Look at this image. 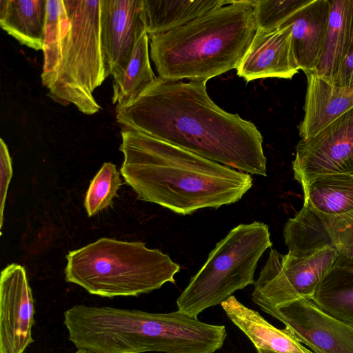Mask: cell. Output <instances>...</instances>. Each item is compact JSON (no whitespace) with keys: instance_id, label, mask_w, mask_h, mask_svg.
<instances>
[{"instance_id":"obj_1","label":"cell","mask_w":353,"mask_h":353,"mask_svg":"<svg viewBox=\"0 0 353 353\" xmlns=\"http://www.w3.org/2000/svg\"><path fill=\"white\" fill-rule=\"evenodd\" d=\"M206 81L157 77L133 102L116 108L123 128L141 132L249 174L267 176L256 126L219 107Z\"/></svg>"},{"instance_id":"obj_2","label":"cell","mask_w":353,"mask_h":353,"mask_svg":"<svg viewBox=\"0 0 353 353\" xmlns=\"http://www.w3.org/2000/svg\"><path fill=\"white\" fill-rule=\"evenodd\" d=\"M121 172L137 199L187 215L239 201L250 174L134 130L123 128Z\"/></svg>"},{"instance_id":"obj_3","label":"cell","mask_w":353,"mask_h":353,"mask_svg":"<svg viewBox=\"0 0 353 353\" xmlns=\"http://www.w3.org/2000/svg\"><path fill=\"white\" fill-rule=\"evenodd\" d=\"M256 30L252 0H234L149 37L150 53L163 79L207 81L237 68Z\"/></svg>"},{"instance_id":"obj_4","label":"cell","mask_w":353,"mask_h":353,"mask_svg":"<svg viewBox=\"0 0 353 353\" xmlns=\"http://www.w3.org/2000/svg\"><path fill=\"white\" fill-rule=\"evenodd\" d=\"M65 280L103 297L137 296L175 283L180 265L141 241L102 238L69 252Z\"/></svg>"},{"instance_id":"obj_5","label":"cell","mask_w":353,"mask_h":353,"mask_svg":"<svg viewBox=\"0 0 353 353\" xmlns=\"http://www.w3.org/2000/svg\"><path fill=\"white\" fill-rule=\"evenodd\" d=\"M272 246L268 225L239 224L219 241L201 268L176 299L178 310L197 317L232 294L254 283L259 259Z\"/></svg>"},{"instance_id":"obj_6","label":"cell","mask_w":353,"mask_h":353,"mask_svg":"<svg viewBox=\"0 0 353 353\" xmlns=\"http://www.w3.org/2000/svg\"><path fill=\"white\" fill-rule=\"evenodd\" d=\"M63 3L68 24L48 94L63 105L72 103L92 115L101 109L93 92L108 77L101 42L100 0H63Z\"/></svg>"},{"instance_id":"obj_7","label":"cell","mask_w":353,"mask_h":353,"mask_svg":"<svg viewBox=\"0 0 353 353\" xmlns=\"http://www.w3.org/2000/svg\"><path fill=\"white\" fill-rule=\"evenodd\" d=\"M337 255L327 248L308 257L281 254L271 249L252 299L263 311L301 299H312L324 277L333 268Z\"/></svg>"},{"instance_id":"obj_8","label":"cell","mask_w":353,"mask_h":353,"mask_svg":"<svg viewBox=\"0 0 353 353\" xmlns=\"http://www.w3.org/2000/svg\"><path fill=\"white\" fill-rule=\"evenodd\" d=\"M292 168L301 185L319 175H353V108L315 136L301 139Z\"/></svg>"},{"instance_id":"obj_9","label":"cell","mask_w":353,"mask_h":353,"mask_svg":"<svg viewBox=\"0 0 353 353\" xmlns=\"http://www.w3.org/2000/svg\"><path fill=\"white\" fill-rule=\"evenodd\" d=\"M263 312L282 322L314 353H353V327L326 314L310 299H298Z\"/></svg>"},{"instance_id":"obj_10","label":"cell","mask_w":353,"mask_h":353,"mask_svg":"<svg viewBox=\"0 0 353 353\" xmlns=\"http://www.w3.org/2000/svg\"><path fill=\"white\" fill-rule=\"evenodd\" d=\"M34 305L24 268L12 263L0 278V353H23L34 342Z\"/></svg>"},{"instance_id":"obj_11","label":"cell","mask_w":353,"mask_h":353,"mask_svg":"<svg viewBox=\"0 0 353 353\" xmlns=\"http://www.w3.org/2000/svg\"><path fill=\"white\" fill-rule=\"evenodd\" d=\"M101 42L107 77L122 71L141 36L142 0H100Z\"/></svg>"},{"instance_id":"obj_12","label":"cell","mask_w":353,"mask_h":353,"mask_svg":"<svg viewBox=\"0 0 353 353\" xmlns=\"http://www.w3.org/2000/svg\"><path fill=\"white\" fill-rule=\"evenodd\" d=\"M237 75L247 82L259 79H292L299 70L294 57L290 27L256 32L236 68Z\"/></svg>"},{"instance_id":"obj_13","label":"cell","mask_w":353,"mask_h":353,"mask_svg":"<svg viewBox=\"0 0 353 353\" xmlns=\"http://www.w3.org/2000/svg\"><path fill=\"white\" fill-rule=\"evenodd\" d=\"M305 74L304 117L299 125L301 139L315 136L353 108V87L335 85L313 72Z\"/></svg>"},{"instance_id":"obj_14","label":"cell","mask_w":353,"mask_h":353,"mask_svg":"<svg viewBox=\"0 0 353 353\" xmlns=\"http://www.w3.org/2000/svg\"><path fill=\"white\" fill-rule=\"evenodd\" d=\"M330 14V0H312L284 23L290 27L294 57L305 74L312 72L319 61Z\"/></svg>"},{"instance_id":"obj_15","label":"cell","mask_w":353,"mask_h":353,"mask_svg":"<svg viewBox=\"0 0 353 353\" xmlns=\"http://www.w3.org/2000/svg\"><path fill=\"white\" fill-rule=\"evenodd\" d=\"M339 215H330L303 205L283 228L288 254L308 257L327 249L335 250V236Z\"/></svg>"},{"instance_id":"obj_16","label":"cell","mask_w":353,"mask_h":353,"mask_svg":"<svg viewBox=\"0 0 353 353\" xmlns=\"http://www.w3.org/2000/svg\"><path fill=\"white\" fill-rule=\"evenodd\" d=\"M221 305L227 316L248 337L256 350L276 353H314L288 330L275 327L257 311L245 306L235 296H231Z\"/></svg>"},{"instance_id":"obj_17","label":"cell","mask_w":353,"mask_h":353,"mask_svg":"<svg viewBox=\"0 0 353 353\" xmlns=\"http://www.w3.org/2000/svg\"><path fill=\"white\" fill-rule=\"evenodd\" d=\"M228 0H142L141 19L148 37L181 27Z\"/></svg>"},{"instance_id":"obj_18","label":"cell","mask_w":353,"mask_h":353,"mask_svg":"<svg viewBox=\"0 0 353 353\" xmlns=\"http://www.w3.org/2000/svg\"><path fill=\"white\" fill-rule=\"evenodd\" d=\"M47 0H1L0 26L21 45L42 50Z\"/></svg>"},{"instance_id":"obj_19","label":"cell","mask_w":353,"mask_h":353,"mask_svg":"<svg viewBox=\"0 0 353 353\" xmlns=\"http://www.w3.org/2000/svg\"><path fill=\"white\" fill-rule=\"evenodd\" d=\"M301 186L303 205L330 215H343L353 211V175H319Z\"/></svg>"},{"instance_id":"obj_20","label":"cell","mask_w":353,"mask_h":353,"mask_svg":"<svg viewBox=\"0 0 353 353\" xmlns=\"http://www.w3.org/2000/svg\"><path fill=\"white\" fill-rule=\"evenodd\" d=\"M330 14L325 43L313 72L332 81L342 63L350 37L353 0H330Z\"/></svg>"},{"instance_id":"obj_21","label":"cell","mask_w":353,"mask_h":353,"mask_svg":"<svg viewBox=\"0 0 353 353\" xmlns=\"http://www.w3.org/2000/svg\"><path fill=\"white\" fill-rule=\"evenodd\" d=\"M113 77L112 103L116 108L133 102L157 80L149 57V37L143 34L138 41L125 68Z\"/></svg>"},{"instance_id":"obj_22","label":"cell","mask_w":353,"mask_h":353,"mask_svg":"<svg viewBox=\"0 0 353 353\" xmlns=\"http://www.w3.org/2000/svg\"><path fill=\"white\" fill-rule=\"evenodd\" d=\"M312 301L321 310L353 327V274L333 267L317 286Z\"/></svg>"},{"instance_id":"obj_23","label":"cell","mask_w":353,"mask_h":353,"mask_svg":"<svg viewBox=\"0 0 353 353\" xmlns=\"http://www.w3.org/2000/svg\"><path fill=\"white\" fill-rule=\"evenodd\" d=\"M68 24L63 0H47V13L43 45V85L48 89L59 65L62 43Z\"/></svg>"},{"instance_id":"obj_24","label":"cell","mask_w":353,"mask_h":353,"mask_svg":"<svg viewBox=\"0 0 353 353\" xmlns=\"http://www.w3.org/2000/svg\"><path fill=\"white\" fill-rule=\"evenodd\" d=\"M121 185L116 165L104 163L92 180L87 191L84 205L89 216H94L112 202Z\"/></svg>"},{"instance_id":"obj_25","label":"cell","mask_w":353,"mask_h":353,"mask_svg":"<svg viewBox=\"0 0 353 353\" xmlns=\"http://www.w3.org/2000/svg\"><path fill=\"white\" fill-rule=\"evenodd\" d=\"M312 0H252L258 30L271 32Z\"/></svg>"},{"instance_id":"obj_26","label":"cell","mask_w":353,"mask_h":353,"mask_svg":"<svg viewBox=\"0 0 353 353\" xmlns=\"http://www.w3.org/2000/svg\"><path fill=\"white\" fill-rule=\"evenodd\" d=\"M335 250L337 255L333 267L353 274V211L339 216Z\"/></svg>"},{"instance_id":"obj_27","label":"cell","mask_w":353,"mask_h":353,"mask_svg":"<svg viewBox=\"0 0 353 353\" xmlns=\"http://www.w3.org/2000/svg\"><path fill=\"white\" fill-rule=\"evenodd\" d=\"M0 228L3 223V211L10 181L12 176L11 158L8 147L3 139L0 140Z\"/></svg>"},{"instance_id":"obj_28","label":"cell","mask_w":353,"mask_h":353,"mask_svg":"<svg viewBox=\"0 0 353 353\" xmlns=\"http://www.w3.org/2000/svg\"><path fill=\"white\" fill-rule=\"evenodd\" d=\"M331 82L337 85L353 87V10L346 51L339 70Z\"/></svg>"},{"instance_id":"obj_29","label":"cell","mask_w":353,"mask_h":353,"mask_svg":"<svg viewBox=\"0 0 353 353\" xmlns=\"http://www.w3.org/2000/svg\"><path fill=\"white\" fill-rule=\"evenodd\" d=\"M74 353H98L95 351L87 350V349H77Z\"/></svg>"},{"instance_id":"obj_30","label":"cell","mask_w":353,"mask_h":353,"mask_svg":"<svg viewBox=\"0 0 353 353\" xmlns=\"http://www.w3.org/2000/svg\"><path fill=\"white\" fill-rule=\"evenodd\" d=\"M256 351H257V353H276V352L267 351V350H261V349H258V350H256Z\"/></svg>"}]
</instances>
